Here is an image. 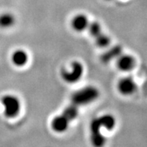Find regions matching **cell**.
Instances as JSON below:
<instances>
[{"mask_svg": "<svg viewBox=\"0 0 147 147\" xmlns=\"http://www.w3.org/2000/svg\"><path fill=\"white\" fill-rule=\"evenodd\" d=\"M115 125V118L110 114H104L100 117L92 119L90 124V133L92 144L94 147H103L106 143V139L100 131L101 128L104 127L110 131L113 129Z\"/></svg>", "mask_w": 147, "mask_h": 147, "instance_id": "obj_1", "label": "cell"}, {"mask_svg": "<svg viewBox=\"0 0 147 147\" xmlns=\"http://www.w3.org/2000/svg\"><path fill=\"white\" fill-rule=\"evenodd\" d=\"M79 113V107L71 103L66 107L62 114L57 116L53 119L51 127L56 132H64L68 127L69 123L77 117Z\"/></svg>", "mask_w": 147, "mask_h": 147, "instance_id": "obj_2", "label": "cell"}, {"mask_svg": "<svg viewBox=\"0 0 147 147\" xmlns=\"http://www.w3.org/2000/svg\"><path fill=\"white\" fill-rule=\"evenodd\" d=\"M99 96V91L92 86H88L75 92L71 97V103L78 107L90 104Z\"/></svg>", "mask_w": 147, "mask_h": 147, "instance_id": "obj_3", "label": "cell"}, {"mask_svg": "<svg viewBox=\"0 0 147 147\" xmlns=\"http://www.w3.org/2000/svg\"><path fill=\"white\" fill-rule=\"evenodd\" d=\"M71 70L62 69L61 72L62 78L67 83L73 84L77 82L82 77L83 73V67L82 63L78 61H75L71 63Z\"/></svg>", "mask_w": 147, "mask_h": 147, "instance_id": "obj_4", "label": "cell"}, {"mask_svg": "<svg viewBox=\"0 0 147 147\" xmlns=\"http://www.w3.org/2000/svg\"><path fill=\"white\" fill-rule=\"evenodd\" d=\"M5 115L7 117H15L19 114L21 110V103L17 97L12 95L5 96L2 99Z\"/></svg>", "mask_w": 147, "mask_h": 147, "instance_id": "obj_5", "label": "cell"}, {"mask_svg": "<svg viewBox=\"0 0 147 147\" xmlns=\"http://www.w3.org/2000/svg\"><path fill=\"white\" fill-rule=\"evenodd\" d=\"M119 92L123 95H131L135 92L137 84L132 77L128 76L122 78L118 84Z\"/></svg>", "mask_w": 147, "mask_h": 147, "instance_id": "obj_6", "label": "cell"}, {"mask_svg": "<svg viewBox=\"0 0 147 147\" xmlns=\"http://www.w3.org/2000/svg\"><path fill=\"white\" fill-rule=\"evenodd\" d=\"M136 61L133 56L130 55L122 54L118 58L117 66L119 69L122 71H130L135 67Z\"/></svg>", "mask_w": 147, "mask_h": 147, "instance_id": "obj_7", "label": "cell"}, {"mask_svg": "<svg viewBox=\"0 0 147 147\" xmlns=\"http://www.w3.org/2000/svg\"><path fill=\"white\" fill-rule=\"evenodd\" d=\"M122 54V48L119 45H116L114 47L110 49L109 50L104 52V54L101 55V61L104 63H107L110 61H113V59L118 58L119 56Z\"/></svg>", "mask_w": 147, "mask_h": 147, "instance_id": "obj_8", "label": "cell"}, {"mask_svg": "<svg viewBox=\"0 0 147 147\" xmlns=\"http://www.w3.org/2000/svg\"><path fill=\"white\" fill-rule=\"evenodd\" d=\"M90 24L89 20L84 14H78L74 17L71 22L73 28L77 32H83L88 28Z\"/></svg>", "mask_w": 147, "mask_h": 147, "instance_id": "obj_9", "label": "cell"}, {"mask_svg": "<svg viewBox=\"0 0 147 147\" xmlns=\"http://www.w3.org/2000/svg\"><path fill=\"white\" fill-rule=\"evenodd\" d=\"M11 59L14 64L17 67H22L24 66L28 61V55L24 50L18 49L14 52Z\"/></svg>", "mask_w": 147, "mask_h": 147, "instance_id": "obj_10", "label": "cell"}, {"mask_svg": "<svg viewBox=\"0 0 147 147\" xmlns=\"http://www.w3.org/2000/svg\"><path fill=\"white\" fill-rule=\"evenodd\" d=\"M14 17L11 13H5L0 15V27L1 28H9L14 24Z\"/></svg>", "mask_w": 147, "mask_h": 147, "instance_id": "obj_11", "label": "cell"}, {"mask_svg": "<svg viewBox=\"0 0 147 147\" xmlns=\"http://www.w3.org/2000/svg\"><path fill=\"white\" fill-rule=\"evenodd\" d=\"M95 43H96L97 46L101 47V48H104V47H108L110 45V37H108L107 35H106L105 34L102 33V32L99 35H98L97 37H95Z\"/></svg>", "mask_w": 147, "mask_h": 147, "instance_id": "obj_12", "label": "cell"}, {"mask_svg": "<svg viewBox=\"0 0 147 147\" xmlns=\"http://www.w3.org/2000/svg\"><path fill=\"white\" fill-rule=\"evenodd\" d=\"M89 30H90V33L92 37L95 38V37H97L98 35H99L101 33V25L99 24L98 22H92L89 24Z\"/></svg>", "mask_w": 147, "mask_h": 147, "instance_id": "obj_13", "label": "cell"}]
</instances>
